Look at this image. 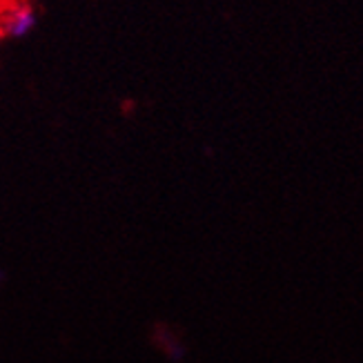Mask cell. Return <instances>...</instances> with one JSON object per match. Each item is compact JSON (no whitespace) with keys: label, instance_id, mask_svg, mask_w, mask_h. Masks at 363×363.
Returning a JSON list of instances; mask_svg holds the SVG:
<instances>
[{"label":"cell","instance_id":"obj_4","mask_svg":"<svg viewBox=\"0 0 363 363\" xmlns=\"http://www.w3.org/2000/svg\"><path fill=\"white\" fill-rule=\"evenodd\" d=\"M5 36V31H3V27H0V38H3Z\"/></svg>","mask_w":363,"mask_h":363},{"label":"cell","instance_id":"obj_3","mask_svg":"<svg viewBox=\"0 0 363 363\" xmlns=\"http://www.w3.org/2000/svg\"><path fill=\"white\" fill-rule=\"evenodd\" d=\"M3 281H5V272H3V270H0V283H3Z\"/></svg>","mask_w":363,"mask_h":363},{"label":"cell","instance_id":"obj_2","mask_svg":"<svg viewBox=\"0 0 363 363\" xmlns=\"http://www.w3.org/2000/svg\"><path fill=\"white\" fill-rule=\"evenodd\" d=\"M25 5H29L27 0H0V21L7 18V16H11L13 11L23 9Z\"/></svg>","mask_w":363,"mask_h":363},{"label":"cell","instance_id":"obj_1","mask_svg":"<svg viewBox=\"0 0 363 363\" xmlns=\"http://www.w3.org/2000/svg\"><path fill=\"white\" fill-rule=\"evenodd\" d=\"M34 9H31V5H25L23 9H18V11H13L11 16H7V18H3L0 21V27H3V31L5 34H9V36H25L27 31L34 27Z\"/></svg>","mask_w":363,"mask_h":363}]
</instances>
